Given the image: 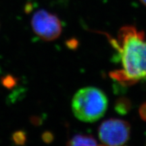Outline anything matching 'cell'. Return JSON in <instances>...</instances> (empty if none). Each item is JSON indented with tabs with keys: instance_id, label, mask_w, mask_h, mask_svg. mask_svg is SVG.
<instances>
[{
	"instance_id": "cell-1",
	"label": "cell",
	"mask_w": 146,
	"mask_h": 146,
	"mask_svg": "<svg viewBox=\"0 0 146 146\" xmlns=\"http://www.w3.org/2000/svg\"><path fill=\"white\" fill-rule=\"evenodd\" d=\"M110 43L116 50L122 68L110 74L123 85H132L146 78V40L145 35L135 27L127 26L120 30L118 39Z\"/></svg>"
},
{
	"instance_id": "cell-2",
	"label": "cell",
	"mask_w": 146,
	"mask_h": 146,
	"mask_svg": "<svg viewBox=\"0 0 146 146\" xmlns=\"http://www.w3.org/2000/svg\"><path fill=\"white\" fill-rule=\"evenodd\" d=\"M71 106L73 114L78 120L85 123H94L105 114L108 100L101 89L86 87L76 91Z\"/></svg>"
},
{
	"instance_id": "cell-3",
	"label": "cell",
	"mask_w": 146,
	"mask_h": 146,
	"mask_svg": "<svg viewBox=\"0 0 146 146\" xmlns=\"http://www.w3.org/2000/svg\"><path fill=\"white\" fill-rule=\"evenodd\" d=\"M131 127L127 121L110 118L104 121L98 129L100 141L106 145H123L129 141Z\"/></svg>"
},
{
	"instance_id": "cell-4",
	"label": "cell",
	"mask_w": 146,
	"mask_h": 146,
	"mask_svg": "<svg viewBox=\"0 0 146 146\" xmlns=\"http://www.w3.org/2000/svg\"><path fill=\"white\" fill-rule=\"evenodd\" d=\"M31 26L35 33L46 41L58 39L62 33V25L58 16L45 10L35 12Z\"/></svg>"
},
{
	"instance_id": "cell-5",
	"label": "cell",
	"mask_w": 146,
	"mask_h": 146,
	"mask_svg": "<svg viewBox=\"0 0 146 146\" xmlns=\"http://www.w3.org/2000/svg\"><path fill=\"white\" fill-rule=\"evenodd\" d=\"M68 145H96L98 142L94 137L89 135H75L69 140Z\"/></svg>"
},
{
	"instance_id": "cell-6",
	"label": "cell",
	"mask_w": 146,
	"mask_h": 146,
	"mask_svg": "<svg viewBox=\"0 0 146 146\" xmlns=\"http://www.w3.org/2000/svg\"><path fill=\"white\" fill-rule=\"evenodd\" d=\"M12 138H13V140L15 142V143L18 144V145H23L26 142L27 140L26 134L23 131H16V132L14 133Z\"/></svg>"
},
{
	"instance_id": "cell-7",
	"label": "cell",
	"mask_w": 146,
	"mask_h": 146,
	"mask_svg": "<svg viewBox=\"0 0 146 146\" xmlns=\"http://www.w3.org/2000/svg\"><path fill=\"white\" fill-rule=\"evenodd\" d=\"M2 83L7 88H11L16 85V78L12 76H5L2 80Z\"/></svg>"
},
{
	"instance_id": "cell-8",
	"label": "cell",
	"mask_w": 146,
	"mask_h": 146,
	"mask_svg": "<svg viewBox=\"0 0 146 146\" xmlns=\"http://www.w3.org/2000/svg\"><path fill=\"white\" fill-rule=\"evenodd\" d=\"M140 1H141L144 5H145L146 6V0H140Z\"/></svg>"
}]
</instances>
